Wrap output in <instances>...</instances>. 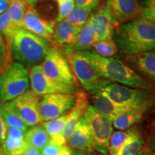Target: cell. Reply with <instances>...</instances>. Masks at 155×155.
<instances>
[{
    "label": "cell",
    "mask_w": 155,
    "mask_h": 155,
    "mask_svg": "<svg viewBox=\"0 0 155 155\" xmlns=\"http://www.w3.org/2000/svg\"><path fill=\"white\" fill-rule=\"evenodd\" d=\"M113 38L120 54L125 58L152 51L155 50V24L138 17L119 25Z\"/></svg>",
    "instance_id": "cell-1"
},
{
    "label": "cell",
    "mask_w": 155,
    "mask_h": 155,
    "mask_svg": "<svg viewBox=\"0 0 155 155\" xmlns=\"http://www.w3.org/2000/svg\"><path fill=\"white\" fill-rule=\"evenodd\" d=\"M86 59L95 68L103 78L131 88L150 91V83L131 68L119 58H104L93 50L75 52Z\"/></svg>",
    "instance_id": "cell-2"
},
{
    "label": "cell",
    "mask_w": 155,
    "mask_h": 155,
    "mask_svg": "<svg viewBox=\"0 0 155 155\" xmlns=\"http://www.w3.org/2000/svg\"><path fill=\"white\" fill-rule=\"evenodd\" d=\"M12 59L24 66L40 65L51 49L50 42L20 28L10 45Z\"/></svg>",
    "instance_id": "cell-3"
},
{
    "label": "cell",
    "mask_w": 155,
    "mask_h": 155,
    "mask_svg": "<svg viewBox=\"0 0 155 155\" xmlns=\"http://www.w3.org/2000/svg\"><path fill=\"white\" fill-rule=\"evenodd\" d=\"M94 91L101 93L120 106L140 110L145 114L155 105V96L149 91L109 81L104 80Z\"/></svg>",
    "instance_id": "cell-4"
},
{
    "label": "cell",
    "mask_w": 155,
    "mask_h": 155,
    "mask_svg": "<svg viewBox=\"0 0 155 155\" xmlns=\"http://www.w3.org/2000/svg\"><path fill=\"white\" fill-rule=\"evenodd\" d=\"M29 86L28 70L22 64L12 63L0 75V98L11 101L26 92Z\"/></svg>",
    "instance_id": "cell-5"
},
{
    "label": "cell",
    "mask_w": 155,
    "mask_h": 155,
    "mask_svg": "<svg viewBox=\"0 0 155 155\" xmlns=\"http://www.w3.org/2000/svg\"><path fill=\"white\" fill-rule=\"evenodd\" d=\"M83 117L90 127L97 153L108 155L109 141L113 134L112 121L97 111L90 104Z\"/></svg>",
    "instance_id": "cell-6"
},
{
    "label": "cell",
    "mask_w": 155,
    "mask_h": 155,
    "mask_svg": "<svg viewBox=\"0 0 155 155\" xmlns=\"http://www.w3.org/2000/svg\"><path fill=\"white\" fill-rule=\"evenodd\" d=\"M46 76L52 80L68 85H77L66 56L58 48H52L40 64Z\"/></svg>",
    "instance_id": "cell-7"
},
{
    "label": "cell",
    "mask_w": 155,
    "mask_h": 155,
    "mask_svg": "<svg viewBox=\"0 0 155 155\" xmlns=\"http://www.w3.org/2000/svg\"><path fill=\"white\" fill-rule=\"evenodd\" d=\"M29 78L32 91L38 96L53 94H75L78 91L77 85H68L52 80L46 76L40 65L31 68Z\"/></svg>",
    "instance_id": "cell-8"
},
{
    "label": "cell",
    "mask_w": 155,
    "mask_h": 155,
    "mask_svg": "<svg viewBox=\"0 0 155 155\" xmlns=\"http://www.w3.org/2000/svg\"><path fill=\"white\" fill-rule=\"evenodd\" d=\"M66 54L68 61L76 80L90 93L94 91L104 81L89 62L76 53Z\"/></svg>",
    "instance_id": "cell-9"
},
{
    "label": "cell",
    "mask_w": 155,
    "mask_h": 155,
    "mask_svg": "<svg viewBox=\"0 0 155 155\" xmlns=\"http://www.w3.org/2000/svg\"><path fill=\"white\" fill-rule=\"evenodd\" d=\"M75 101V94H53L42 96L40 100L42 121L57 119L68 113L74 106Z\"/></svg>",
    "instance_id": "cell-10"
},
{
    "label": "cell",
    "mask_w": 155,
    "mask_h": 155,
    "mask_svg": "<svg viewBox=\"0 0 155 155\" xmlns=\"http://www.w3.org/2000/svg\"><path fill=\"white\" fill-rule=\"evenodd\" d=\"M40 97L32 91L26 92L9 101L10 106L28 127L40 124Z\"/></svg>",
    "instance_id": "cell-11"
},
{
    "label": "cell",
    "mask_w": 155,
    "mask_h": 155,
    "mask_svg": "<svg viewBox=\"0 0 155 155\" xmlns=\"http://www.w3.org/2000/svg\"><path fill=\"white\" fill-rule=\"evenodd\" d=\"M55 21L50 20L40 14L32 6L27 5L23 19V28L48 41L53 40Z\"/></svg>",
    "instance_id": "cell-12"
},
{
    "label": "cell",
    "mask_w": 155,
    "mask_h": 155,
    "mask_svg": "<svg viewBox=\"0 0 155 155\" xmlns=\"http://www.w3.org/2000/svg\"><path fill=\"white\" fill-rule=\"evenodd\" d=\"M105 5L118 25L141 17L138 0H106Z\"/></svg>",
    "instance_id": "cell-13"
},
{
    "label": "cell",
    "mask_w": 155,
    "mask_h": 155,
    "mask_svg": "<svg viewBox=\"0 0 155 155\" xmlns=\"http://www.w3.org/2000/svg\"><path fill=\"white\" fill-rule=\"evenodd\" d=\"M67 146L72 150L96 153L90 127L85 118L81 117L67 141Z\"/></svg>",
    "instance_id": "cell-14"
},
{
    "label": "cell",
    "mask_w": 155,
    "mask_h": 155,
    "mask_svg": "<svg viewBox=\"0 0 155 155\" xmlns=\"http://www.w3.org/2000/svg\"><path fill=\"white\" fill-rule=\"evenodd\" d=\"M76 101L73 108L70 111V119L68 122L65 126V129L61 135L59 137L53 140H50L51 142L58 145H65L67 143L68 139L71 137L73 129L78 122L79 119L83 117L85 112L89 106V102L87 94L83 91H78L76 94Z\"/></svg>",
    "instance_id": "cell-15"
},
{
    "label": "cell",
    "mask_w": 155,
    "mask_h": 155,
    "mask_svg": "<svg viewBox=\"0 0 155 155\" xmlns=\"http://www.w3.org/2000/svg\"><path fill=\"white\" fill-rule=\"evenodd\" d=\"M90 19L96 31L98 41L113 39L116 29L119 25L106 5H101L92 13Z\"/></svg>",
    "instance_id": "cell-16"
},
{
    "label": "cell",
    "mask_w": 155,
    "mask_h": 155,
    "mask_svg": "<svg viewBox=\"0 0 155 155\" xmlns=\"http://www.w3.org/2000/svg\"><path fill=\"white\" fill-rule=\"evenodd\" d=\"M127 64L149 83L155 84V50L126 58Z\"/></svg>",
    "instance_id": "cell-17"
},
{
    "label": "cell",
    "mask_w": 155,
    "mask_h": 155,
    "mask_svg": "<svg viewBox=\"0 0 155 155\" xmlns=\"http://www.w3.org/2000/svg\"><path fill=\"white\" fill-rule=\"evenodd\" d=\"M98 41L96 31L90 18L79 31L75 40L71 46H65V53H75L91 49L94 44Z\"/></svg>",
    "instance_id": "cell-18"
},
{
    "label": "cell",
    "mask_w": 155,
    "mask_h": 155,
    "mask_svg": "<svg viewBox=\"0 0 155 155\" xmlns=\"http://www.w3.org/2000/svg\"><path fill=\"white\" fill-rule=\"evenodd\" d=\"M91 104L90 105L92 106L97 111L108 117L111 121H113L114 118L121 112L127 109H130L117 105L99 92H92L91 93Z\"/></svg>",
    "instance_id": "cell-19"
},
{
    "label": "cell",
    "mask_w": 155,
    "mask_h": 155,
    "mask_svg": "<svg viewBox=\"0 0 155 155\" xmlns=\"http://www.w3.org/2000/svg\"><path fill=\"white\" fill-rule=\"evenodd\" d=\"M79 30L70 25L65 19L55 24L53 40L58 45L71 46L74 43Z\"/></svg>",
    "instance_id": "cell-20"
},
{
    "label": "cell",
    "mask_w": 155,
    "mask_h": 155,
    "mask_svg": "<svg viewBox=\"0 0 155 155\" xmlns=\"http://www.w3.org/2000/svg\"><path fill=\"white\" fill-rule=\"evenodd\" d=\"M144 112L140 110L130 108L121 112L116 116L112 121L113 127L119 131H124L131 129L144 119Z\"/></svg>",
    "instance_id": "cell-21"
},
{
    "label": "cell",
    "mask_w": 155,
    "mask_h": 155,
    "mask_svg": "<svg viewBox=\"0 0 155 155\" xmlns=\"http://www.w3.org/2000/svg\"><path fill=\"white\" fill-rule=\"evenodd\" d=\"M25 140L29 147L40 151L49 143L50 138L42 126L37 125L26 131Z\"/></svg>",
    "instance_id": "cell-22"
},
{
    "label": "cell",
    "mask_w": 155,
    "mask_h": 155,
    "mask_svg": "<svg viewBox=\"0 0 155 155\" xmlns=\"http://www.w3.org/2000/svg\"><path fill=\"white\" fill-rule=\"evenodd\" d=\"M0 115L2 117L7 127L18 128L24 131H26L28 129L27 125L12 108L9 102H6L0 106Z\"/></svg>",
    "instance_id": "cell-23"
},
{
    "label": "cell",
    "mask_w": 155,
    "mask_h": 155,
    "mask_svg": "<svg viewBox=\"0 0 155 155\" xmlns=\"http://www.w3.org/2000/svg\"><path fill=\"white\" fill-rule=\"evenodd\" d=\"M144 144V140L142 135L139 131L136 129L134 133L115 155H137L142 150Z\"/></svg>",
    "instance_id": "cell-24"
},
{
    "label": "cell",
    "mask_w": 155,
    "mask_h": 155,
    "mask_svg": "<svg viewBox=\"0 0 155 155\" xmlns=\"http://www.w3.org/2000/svg\"><path fill=\"white\" fill-rule=\"evenodd\" d=\"M70 119V111L57 119L44 121L42 126L49 135L50 140H53L61 135Z\"/></svg>",
    "instance_id": "cell-25"
},
{
    "label": "cell",
    "mask_w": 155,
    "mask_h": 155,
    "mask_svg": "<svg viewBox=\"0 0 155 155\" xmlns=\"http://www.w3.org/2000/svg\"><path fill=\"white\" fill-rule=\"evenodd\" d=\"M90 9L81 7H75L65 19L70 25L80 31L82 27L86 24L92 14Z\"/></svg>",
    "instance_id": "cell-26"
},
{
    "label": "cell",
    "mask_w": 155,
    "mask_h": 155,
    "mask_svg": "<svg viewBox=\"0 0 155 155\" xmlns=\"http://www.w3.org/2000/svg\"><path fill=\"white\" fill-rule=\"evenodd\" d=\"M135 131L136 129L131 128L127 130H118L113 132L109 141L108 155H115Z\"/></svg>",
    "instance_id": "cell-27"
},
{
    "label": "cell",
    "mask_w": 155,
    "mask_h": 155,
    "mask_svg": "<svg viewBox=\"0 0 155 155\" xmlns=\"http://www.w3.org/2000/svg\"><path fill=\"white\" fill-rule=\"evenodd\" d=\"M28 3L25 0H12L7 11L9 17L14 24L19 28H23V19Z\"/></svg>",
    "instance_id": "cell-28"
},
{
    "label": "cell",
    "mask_w": 155,
    "mask_h": 155,
    "mask_svg": "<svg viewBox=\"0 0 155 155\" xmlns=\"http://www.w3.org/2000/svg\"><path fill=\"white\" fill-rule=\"evenodd\" d=\"M28 147L29 145L25 139L7 137L2 144V151L5 155H22Z\"/></svg>",
    "instance_id": "cell-29"
},
{
    "label": "cell",
    "mask_w": 155,
    "mask_h": 155,
    "mask_svg": "<svg viewBox=\"0 0 155 155\" xmlns=\"http://www.w3.org/2000/svg\"><path fill=\"white\" fill-rule=\"evenodd\" d=\"M19 29L12 21L7 12L0 15V33L5 37L9 45Z\"/></svg>",
    "instance_id": "cell-30"
},
{
    "label": "cell",
    "mask_w": 155,
    "mask_h": 155,
    "mask_svg": "<svg viewBox=\"0 0 155 155\" xmlns=\"http://www.w3.org/2000/svg\"><path fill=\"white\" fill-rule=\"evenodd\" d=\"M92 48L95 53L104 58L114 57L119 52L114 38L97 41Z\"/></svg>",
    "instance_id": "cell-31"
},
{
    "label": "cell",
    "mask_w": 155,
    "mask_h": 155,
    "mask_svg": "<svg viewBox=\"0 0 155 155\" xmlns=\"http://www.w3.org/2000/svg\"><path fill=\"white\" fill-rule=\"evenodd\" d=\"M12 63L11 48L6 39L0 33V75Z\"/></svg>",
    "instance_id": "cell-32"
},
{
    "label": "cell",
    "mask_w": 155,
    "mask_h": 155,
    "mask_svg": "<svg viewBox=\"0 0 155 155\" xmlns=\"http://www.w3.org/2000/svg\"><path fill=\"white\" fill-rule=\"evenodd\" d=\"M58 2V15L56 22H61L66 18L75 7L74 0H56Z\"/></svg>",
    "instance_id": "cell-33"
},
{
    "label": "cell",
    "mask_w": 155,
    "mask_h": 155,
    "mask_svg": "<svg viewBox=\"0 0 155 155\" xmlns=\"http://www.w3.org/2000/svg\"><path fill=\"white\" fill-rule=\"evenodd\" d=\"M139 4L141 17L155 24V0H143Z\"/></svg>",
    "instance_id": "cell-34"
},
{
    "label": "cell",
    "mask_w": 155,
    "mask_h": 155,
    "mask_svg": "<svg viewBox=\"0 0 155 155\" xmlns=\"http://www.w3.org/2000/svg\"><path fill=\"white\" fill-rule=\"evenodd\" d=\"M63 145H58L49 141L47 145H45L40 151L42 155H60Z\"/></svg>",
    "instance_id": "cell-35"
},
{
    "label": "cell",
    "mask_w": 155,
    "mask_h": 155,
    "mask_svg": "<svg viewBox=\"0 0 155 155\" xmlns=\"http://www.w3.org/2000/svg\"><path fill=\"white\" fill-rule=\"evenodd\" d=\"M74 1L78 7H85L94 11L95 9L97 8L98 4L101 0H74Z\"/></svg>",
    "instance_id": "cell-36"
},
{
    "label": "cell",
    "mask_w": 155,
    "mask_h": 155,
    "mask_svg": "<svg viewBox=\"0 0 155 155\" xmlns=\"http://www.w3.org/2000/svg\"><path fill=\"white\" fill-rule=\"evenodd\" d=\"M26 131H24L18 128L9 127L7 128V137H12V138L19 139H25V135Z\"/></svg>",
    "instance_id": "cell-37"
},
{
    "label": "cell",
    "mask_w": 155,
    "mask_h": 155,
    "mask_svg": "<svg viewBox=\"0 0 155 155\" xmlns=\"http://www.w3.org/2000/svg\"><path fill=\"white\" fill-rule=\"evenodd\" d=\"M7 125L0 115V145L1 146L7 137Z\"/></svg>",
    "instance_id": "cell-38"
},
{
    "label": "cell",
    "mask_w": 155,
    "mask_h": 155,
    "mask_svg": "<svg viewBox=\"0 0 155 155\" xmlns=\"http://www.w3.org/2000/svg\"><path fill=\"white\" fill-rule=\"evenodd\" d=\"M12 0H0V15L8 11Z\"/></svg>",
    "instance_id": "cell-39"
},
{
    "label": "cell",
    "mask_w": 155,
    "mask_h": 155,
    "mask_svg": "<svg viewBox=\"0 0 155 155\" xmlns=\"http://www.w3.org/2000/svg\"><path fill=\"white\" fill-rule=\"evenodd\" d=\"M22 155H42L40 152L36 149L32 148V147H28V148L25 150L24 154Z\"/></svg>",
    "instance_id": "cell-40"
},
{
    "label": "cell",
    "mask_w": 155,
    "mask_h": 155,
    "mask_svg": "<svg viewBox=\"0 0 155 155\" xmlns=\"http://www.w3.org/2000/svg\"><path fill=\"white\" fill-rule=\"evenodd\" d=\"M72 155H101L99 154L92 152H86L79 150H72Z\"/></svg>",
    "instance_id": "cell-41"
},
{
    "label": "cell",
    "mask_w": 155,
    "mask_h": 155,
    "mask_svg": "<svg viewBox=\"0 0 155 155\" xmlns=\"http://www.w3.org/2000/svg\"><path fill=\"white\" fill-rule=\"evenodd\" d=\"M60 155H72V150L66 145H63Z\"/></svg>",
    "instance_id": "cell-42"
},
{
    "label": "cell",
    "mask_w": 155,
    "mask_h": 155,
    "mask_svg": "<svg viewBox=\"0 0 155 155\" xmlns=\"http://www.w3.org/2000/svg\"><path fill=\"white\" fill-rule=\"evenodd\" d=\"M149 145H150L152 150H153L155 152V135L152 136V137H151L149 139Z\"/></svg>",
    "instance_id": "cell-43"
},
{
    "label": "cell",
    "mask_w": 155,
    "mask_h": 155,
    "mask_svg": "<svg viewBox=\"0 0 155 155\" xmlns=\"http://www.w3.org/2000/svg\"><path fill=\"white\" fill-rule=\"evenodd\" d=\"M137 155H152V153L150 152L148 150L142 149V150L139 151V152Z\"/></svg>",
    "instance_id": "cell-44"
},
{
    "label": "cell",
    "mask_w": 155,
    "mask_h": 155,
    "mask_svg": "<svg viewBox=\"0 0 155 155\" xmlns=\"http://www.w3.org/2000/svg\"><path fill=\"white\" fill-rule=\"evenodd\" d=\"M0 155H2V151L0 150Z\"/></svg>",
    "instance_id": "cell-45"
},
{
    "label": "cell",
    "mask_w": 155,
    "mask_h": 155,
    "mask_svg": "<svg viewBox=\"0 0 155 155\" xmlns=\"http://www.w3.org/2000/svg\"><path fill=\"white\" fill-rule=\"evenodd\" d=\"M25 1H26V2L28 4V2H29V0H25Z\"/></svg>",
    "instance_id": "cell-46"
},
{
    "label": "cell",
    "mask_w": 155,
    "mask_h": 155,
    "mask_svg": "<svg viewBox=\"0 0 155 155\" xmlns=\"http://www.w3.org/2000/svg\"><path fill=\"white\" fill-rule=\"evenodd\" d=\"M154 129H155V122L154 123Z\"/></svg>",
    "instance_id": "cell-47"
},
{
    "label": "cell",
    "mask_w": 155,
    "mask_h": 155,
    "mask_svg": "<svg viewBox=\"0 0 155 155\" xmlns=\"http://www.w3.org/2000/svg\"><path fill=\"white\" fill-rule=\"evenodd\" d=\"M152 155H155V154H152Z\"/></svg>",
    "instance_id": "cell-48"
},
{
    "label": "cell",
    "mask_w": 155,
    "mask_h": 155,
    "mask_svg": "<svg viewBox=\"0 0 155 155\" xmlns=\"http://www.w3.org/2000/svg\"><path fill=\"white\" fill-rule=\"evenodd\" d=\"M53 1H56V0H53Z\"/></svg>",
    "instance_id": "cell-49"
},
{
    "label": "cell",
    "mask_w": 155,
    "mask_h": 155,
    "mask_svg": "<svg viewBox=\"0 0 155 155\" xmlns=\"http://www.w3.org/2000/svg\"><path fill=\"white\" fill-rule=\"evenodd\" d=\"M141 1H143V0H141ZM141 1H140V2H141Z\"/></svg>",
    "instance_id": "cell-50"
}]
</instances>
